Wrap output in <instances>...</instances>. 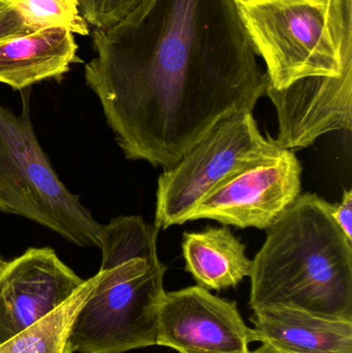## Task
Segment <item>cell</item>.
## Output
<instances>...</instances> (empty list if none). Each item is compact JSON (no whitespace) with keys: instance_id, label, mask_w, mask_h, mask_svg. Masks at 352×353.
Wrapping results in <instances>:
<instances>
[{"instance_id":"6da1fadb","label":"cell","mask_w":352,"mask_h":353,"mask_svg":"<svg viewBox=\"0 0 352 353\" xmlns=\"http://www.w3.org/2000/svg\"><path fill=\"white\" fill-rule=\"evenodd\" d=\"M85 66L130 161L173 168L219 121L252 112L268 80L234 0H143L93 29Z\"/></svg>"},{"instance_id":"7a4b0ae2","label":"cell","mask_w":352,"mask_h":353,"mask_svg":"<svg viewBox=\"0 0 352 353\" xmlns=\"http://www.w3.org/2000/svg\"><path fill=\"white\" fill-rule=\"evenodd\" d=\"M332 203L300 195L271 226L252 261V311L287 307L352 321V242L332 216Z\"/></svg>"},{"instance_id":"3957f363","label":"cell","mask_w":352,"mask_h":353,"mask_svg":"<svg viewBox=\"0 0 352 353\" xmlns=\"http://www.w3.org/2000/svg\"><path fill=\"white\" fill-rule=\"evenodd\" d=\"M158 232L140 216H119L103 225L101 276L72 325V352L124 353L156 345L167 272L157 253Z\"/></svg>"},{"instance_id":"277c9868","label":"cell","mask_w":352,"mask_h":353,"mask_svg":"<svg viewBox=\"0 0 352 353\" xmlns=\"http://www.w3.org/2000/svg\"><path fill=\"white\" fill-rule=\"evenodd\" d=\"M268 86L339 77L352 66V0H234Z\"/></svg>"},{"instance_id":"5b68a950","label":"cell","mask_w":352,"mask_h":353,"mask_svg":"<svg viewBox=\"0 0 352 353\" xmlns=\"http://www.w3.org/2000/svg\"><path fill=\"white\" fill-rule=\"evenodd\" d=\"M0 212L32 220L79 247H99L103 225L68 190L39 144L24 103L0 105Z\"/></svg>"},{"instance_id":"8992f818","label":"cell","mask_w":352,"mask_h":353,"mask_svg":"<svg viewBox=\"0 0 352 353\" xmlns=\"http://www.w3.org/2000/svg\"><path fill=\"white\" fill-rule=\"evenodd\" d=\"M277 148L276 141L262 136L252 112L221 120L159 176L154 225L167 230L185 223L221 181Z\"/></svg>"},{"instance_id":"52a82bcc","label":"cell","mask_w":352,"mask_h":353,"mask_svg":"<svg viewBox=\"0 0 352 353\" xmlns=\"http://www.w3.org/2000/svg\"><path fill=\"white\" fill-rule=\"evenodd\" d=\"M302 167L293 151L277 148L221 181L188 221L211 219L238 228H270L301 195Z\"/></svg>"},{"instance_id":"ba28073f","label":"cell","mask_w":352,"mask_h":353,"mask_svg":"<svg viewBox=\"0 0 352 353\" xmlns=\"http://www.w3.org/2000/svg\"><path fill=\"white\" fill-rule=\"evenodd\" d=\"M256 332L237 303L200 286L165 292L157 317L156 345L179 353H248Z\"/></svg>"},{"instance_id":"9c48e42d","label":"cell","mask_w":352,"mask_h":353,"mask_svg":"<svg viewBox=\"0 0 352 353\" xmlns=\"http://www.w3.org/2000/svg\"><path fill=\"white\" fill-rule=\"evenodd\" d=\"M51 248H30L0 275V345L65 302L83 283Z\"/></svg>"},{"instance_id":"30bf717a","label":"cell","mask_w":352,"mask_h":353,"mask_svg":"<svg viewBox=\"0 0 352 353\" xmlns=\"http://www.w3.org/2000/svg\"><path fill=\"white\" fill-rule=\"evenodd\" d=\"M278 116L277 145L296 151L329 132L352 128V66L339 77H308L283 89L267 86Z\"/></svg>"},{"instance_id":"8fae6325","label":"cell","mask_w":352,"mask_h":353,"mask_svg":"<svg viewBox=\"0 0 352 353\" xmlns=\"http://www.w3.org/2000/svg\"><path fill=\"white\" fill-rule=\"evenodd\" d=\"M258 342L283 353H352V321L287 307L253 311Z\"/></svg>"},{"instance_id":"7c38bea8","label":"cell","mask_w":352,"mask_h":353,"mask_svg":"<svg viewBox=\"0 0 352 353\" xmlns=\"http://www.w3.org/2000/svg\"><path fill=\"white\" fill-rule=\"evenodd\" d=\"M74 33L48 27L0 43V83L22 90L35 83L58 78L76 61Z\"/></svg>"},{"instance_id":"4fadbf2b","label":"cell","mask_w":352,"mask_h":353,"mask_svg":"<svg viewBox=\"0 0 352 353\" xmlns=\"http://www.w3.org/2000/svg\"><path fill=\"white\" fill-rule=\"evenodd\" d=\"M182 251L186 271L208 290L237 288L251 273L245 245L227 226L185 232Z\"/></svg>"},{"instance_id":"5bb4252c","label":"cell","mask_w":352,"mask_h":353,"mask_svg":"<svg viewBox=\"0 0 352 353\" xmlns=\"http://www.w3.org/2000/svg\"><path fill=\"white\" fill-rule=\"evenodd\" d=\"M99 272L57 308L0 345V353H74L70 346L72 325L96 286Z\"/></svg>"},{"instance_id":"9a60e30c","label":"cell","mask_w":352,"mask_h":353,"mask_svg":"<svg viewBox=\"0 0 352 353\" xmlns=\"http://www.w3.org/2000/svg\"><path fill=\"white\" fill-rule=\"evenodd\" d=\"M27 26L33 31L63 27L72 33L87 35L88 23L80 12L79 0H10Z\"/></svg>"},{"instance_id":"2e32d148","label":"cell","mask_w":352,"mask_h":353,"mask_svg":"<svg viewBox=\"0 0 352 353\" xmlns=\"http://www.w3.org/2000/svg\"><path fill=\"white\" fill-rule=\"evenodd\" d=\"M143 0H79L80 12L94 29H107L117 24Z\"/></svg>"},{"instance_id":"e0dca14e","label":"cell","mask_w":352,"mask_h":353,"mask_svg":"<svg viewBox=\"0 0 352 353\" xmlns=\"http://www.w3.org/2000/svg\"><path fill=\"white\" fill-rule=\"evenodd\" d=\"M32 31L10 0H0V43Z\"/></svg>"},{"instance_id":"ac0fdd59","label":"cell","mask_w":352,"mask_h":353,"mask_svg":"<svg viewBox=\"0 0 352 353\" xmlns=\"http://www.w3.org/2000/svg\"><path fill=\"white\" fill-rule=\"evenodd\" d=\"M332 216L343 234L352 242V191L344 190L342 201L333 205Z\"/></svg>"},{"instance_id":"d6986e66","label":"cell","mask_w":352,"mask_h":353,"mask_svg":"<svg viewBox=\"0 0 352 353\" xmlns=\"http://www.w3.org/2000/svg\"><path fill=\"white\" fill-rule=\"evenodd\" d=\"M248 353H283L280 350H276V348L272 347V346L267 345V344H262L260 347L256 348L253 352H249Z\"/></svg>"},{"instance_id":"ffe728a7","label":"cell","mask_w":352,"mask_h":353,"mask_svg":"<svg viewBox=\"0 0 352 353\" xmlns=\"http://www.w3.org/2000/svg\"><path fill=\"white\" fill-rule=\"evenodd\" d=\"M6 265H8V263L6 261H4L3 259L0 257V275H1L2 272H3V270L6 269Z\"/></svg>"}]
</instances>
